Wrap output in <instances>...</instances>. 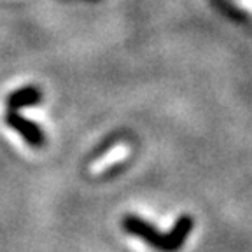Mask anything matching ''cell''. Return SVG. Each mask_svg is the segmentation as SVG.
Segmentation results:
<instances>
[{
	"label": "cell",
	"mask_w": 252,
	"mask_h": 252,
	"mask_svg": "<svg viewBox=\"0 0 252 252\" xmlns=\"http://www.w3.org/2000/svg\"><path fill=\"white\" fill-rule=\"evenodd\" d=\"M121 226L126 233L137 236L142 242H146L149 247L156 249L159 252H168V242H166V233H161L149 220L142 219L138 216H125L121 220Z\"/></svg>",
	"instance_id": "cell-1"
},
{
	"label": "cell",
	"mask_w": 252,
	"mask_h": 252,
	"mask_svg": "<svg viewBox=\"0 0 252 252\" xmlns=\"http://www.w3.org/2000/svg\"><path fill=\"white\" fill-rule=\"evenodd\" d=\"M5 123L9 128L21 135L28 146L32 147H42L46 144V133L37 123L30 121L28 118L21 116L18 110H7L5 112Z\"/></svg>",
	"instance_id": "cell-2"
},
{
	"label": "cell",
	"mask_w": 252,
	"mask_h": 252,
	"mask_svg": "<svg viewBox=\"0 0 252 252\" xmlns=\"http://www.w3.org/2000/svg\"><path fill=\"white\" fill-rule=\"evenodd\" d=\"M193 226H194V220H193V217H189V216H181L175 220L173 228L166 233L168 252H177L179 249L184 247L189 233L193 231Z\"/></svg>",
	"instance_id": "cell-3"
},
{
	"label": "cell",
	"mask_w": 252,
	"mask_h": 252,
	"mask_svg": "<svg viewBox=\"0 0 252 252\" xmlns=\"http://www.w3.org/2000/svg\"><path fill=\"white\" fill-rule=\"evenodd\" d=\"M42 102V93L37 86H25L20 90L9 93L7 100V110H20L23 107H32Z\"/></svg>",
	"instance_id": "cell-4"
}]
</instances>
